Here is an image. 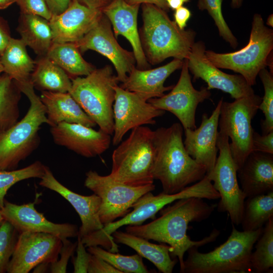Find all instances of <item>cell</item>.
Listing matches in <instances>:
<instances>
[{"mask_svg":"<svg viewBox=\"0 0 273 273\" xmlns=\"http://www.w3.org/2000/svg\"><path fill=\"white\" fill-rule=\"evenodd\" d=\"M87 271L88 273H122L105 260L91 254Z\"/></svg>","mask_w":273,"mask_h":273,"instance_id":"cell-44","label":"cell"},{"mask_svg":"<svg viewBox=\"0 0 273 273\" xmlns=\"http://www.w3.org/2000/svg\"><path fill=\"white\" fill-rule=\"evenodd\" d=\"M262 98L256 94L235 99L233 102L222 101L218 121L219 131L231 139L230 151L237 170L252 151L254 130L251 122L259 109Z\"/></svg>","mask_w":273,"mask_h":273,"instance_id":"cell-10","label":"cell"},{"mask_svg":"<svg viewBox=\"0 0 273 273\" xmlns=\"http://www.w3.org/2000/svg\"><path fill=\"white\" fill-rule=\"evenodd\" d=\"M203 199L190 197L175 201L172 205L160 210V216L145 224L128 225L127 233L166 244L171 248L170 256L177 257L180 272L184 266V255L192 247H199L215 241L220 232L214 229L210 235L199 241H193L187 234L188 225L207 219L213 212L216 204H209Z\"/></svg>","mask_w":273,"mask_h":273,"instance_id":"cell-1","label":"cell"},{"mask_svg":"<svg viewBox=\"0 0 273 273\" xmlns=\"http://www.w3.org/2000/svg\"><path fill=\"white\" fill-rule=\"evenodd\" d=\"M21 13L39 16L48 20L52 14L44 0H17Z\"/></svg>","mask_w":273,"mask_h":273,"instance_id":"cell-41","label":"cell"},{"mask_svg":"<svg viewBox=\"0 0 273 273\" xmlns=\"http://www.w3.org/2000/svg\"><path fill=\"white\" fill-rule=\"evenodd\" d=\"M50 270V263L48 262L41 263L37 265L33 270V273L49 272Z\"/></svg>","mask_w":273,"mask_h":273,"instance_id":"cell-51","label":"cell"},{"mask_svg":"<svg viewBox=\"0 0 273 273\" xmlns=\"http://www.w3.org/2000/svg\"><path fill=\"white\" fill-rule=\"evenodd\" d=\"M35 204L34 201L17 205L5 199L1 213L4 219L9 222L19 234L45 233L57 236L61 239L77 237L79 228L76 225L50 221L37 211Z\"/></svg>","mask_w":273,"mask_h":273,"instance_id":"cell-19","label":"cell"},{"mask_svg":"<svg viewBox=\"0 0 273 273\" xmlns=\"http://www.w3.org/2000/svg\"><path fill=\"white\" fill-rule=\"evenodd\" d=\"M26 47L21 38L12 37L0 56L4 72L17 83L29 81L35 66V61L28 55Z\"/></svg>","mask_w":273,"mask_h":273,"instance_id":"cell-30","label":"cell"},{"mask_svg":"<svg viewBox=\"0 0 273 273\" xmlns=\"http://www.w3.org/2000/svg\"><path fill=\"white\" fill-rule=\"evenodd\" d=\"M262 231H239L233 225L227 240L213 250L201 253L198 247L190 248L182 273L250 272L252 250Z\"/></svg>","mask_w":273,"mask_h":273,"instance_id":"cell-6","label":"cell"},{"mask_svg":"<svg viewBox=\"0 0 273 273\" xmlns=\"http://www.w3.org/2000/svg\"><path fill=\"white\" fill-rule=\"evenodd\" d=\"M62 244L59 237L51 234H19L7 272L28 273L39 263L57 261Z\"/></svg>","mask_w":273,"mask_h":273,"instance_id":"cell-15","label":"cell"},{"mask_svg":"<svg viewBox=\"0 0 273 273\" xmlns=\"http://www.w3.org/2000/svg\"><path fill=\"white\" fill-rule=\"evenodd\" d=\"M76 251L77 256L73 257L74 272H87V265L90 253L85 250V246L82 243L81 237L77 236V245Z\"/></svg>","mask_w":273,"mask_h":273,"instance_id":"cell-43","label":"cell"},{"mask_svg":"<svg viewBox=\"0 0 273 273\" xmlns=\"http://www.w3.org/2000/svg\"><path fill=\"white\" fill-rule=\"evenodd\" d=\"M19 233L8 221L0 225V273L7 272Z\"/></svg>","mask_w":273,"mask_h":273,"instance_id":"cell-39","label":"cell"},{"mask_svg":"<svg viewBox=\"0 0 273 273\" xmlns=\"http://www.w3.org/2000/svg\"><path fill=\"white\" fill-rule=\"evenodd\" d=\"M191 15V11L182 6L175 10L173 14L174 22L180 29H185Z\"/></svg>","mask_w":273,"mask_h":273,"instance_id":"cell-45","label":"cell"},{"mask_svg":"<svg viewBox=\"0 0 273 273\" xmlns=\"http://www.w3.org/2000/svg\"><path fill=\"white\" fill-rule=\"evenodd\" d=\"M237 174L246 198L273 191V154L252 151Z\"/></svg>","mask_w":273,"mask_h":273,"instance_id":"cell-24","label":"cell"},{"mask_svg":"<svg viewBox=\"0 0 273 273\" xmlns=\"http://www.w3.org/2000/svg\"><path fill=\"white\" fill-rule=\"evenodd\" d=\"M69 92L83 111L104 132L113 135L114 87L119 81L110 65L96 68L83 77L71 79Z\"/></svg>","mask_w":273,"mask_h":273,"instance_id":"cell-8","label":"cell"},{"mask_svg":"<svg viewBox=\"0 0 273 273\" xmlns=\"http://www.w3.org/2000/svg\"><path fill=\"white\" fill-rule=\"evenodd\" d=\"M142 9L140 36L148 63L155 65L169 57L187 59L195 42V31L180 29L166 11L154 5L143 4Z\"/></svg>","mask_w":273,"mask_h":273,"instance_id":"cell-3","label":"cell"},{"mask_svg":"<svg viewBox=\"0 0 273 273\" xmlns=\"http://www.w3.org/2000/svg\"><path fill=\"white\" fill-rule=\"evenodd\" d=\"M222 101L221 98L218 101L210 116L206 113L202 115L198 128L184 129L185 148L193 159L205 168L206 174L213 169L217 157L218 121Z\"/></svg>","mask_w":273,"mask_h":273,"instance_id":"cell-21","label":"cell"},{"mask_svg":"<svg viewBox=\"0 0 273 273\" xmlns=\"http://www.w3.org/2000/svg\"><path fill=\"white\" fill-rule=\"evenodd\" d=\"M102 10L90 8L77 0H72L62 13L52 15L49 20L53 42H76L98 23Z\"/></svg>","mask_w":273,"mask_h":273,"instance_id":"cell-20","label":"cell"},{"mask_svg":"<svg viewBox=\"0 0 273 273\" xmlns=\"http://www.w3.org/2000/svg\"><path fill=\"white\" fill-rule=\"evenodd\" d=\"M84 185L101 199L99 216L104 225L125 216L140 197L155 189L154 184L138 187L126 185L92 170L86 172Z\"/></svg>","mask_w":273,"mask_h":273,"instance_id":"cell-12","label":"cell"},{"mask_svg":"<svg viewBox=\"0 0 273 273\" xmlns=\"http://www.w3.org/2000/svg\"><path fill=\"white\" fill-rule=\"evenodd\" d=\"M30 80L34 88L42 91L69 92L72 82L68 74L47 56H37Z\"/></svg>","mask_w":273,"mask_h":273,"instance_id":"cell-29","label":"cell"},{"mask_svg":"<svg viewBox=\"0 0 273 273\" xmlns=\"http://www.w3.org/2000/svg\"><path fill=\"white\" fill-rule=\"evenodd\" d=\"M75 43L82 53L91 50L107 58L113 64L118 80L121 83L135 67L133 53L119 44L112 32L111 23L104 14L96 25Z\"/></svg>","mask_w":273,"mask_h":273,"instance_id":"cell-17","label":"cell"},{"mask_svg":"<svg viewBox=\"0 0 273 273\" xmlns=\"http://www.w3.org/2000/svg\"><path fill=\"white\" fill-rule=\"evenodd\" d=\"M87 251L92 255L105 260L122 273H148L143 257L138 254L123 255L107 251L100 246H89Z\"/></svg>","mask_w":273,"mask_h":273,"instance_id":"cell-35","label":"cell"},{"mask_svg":"<svg viewBox=\"0 0 273 273\" xmlns=\"http://www.w3.org/2000/svg\"><path fill=\"white\" fill-rule=\"evenodd\" d=\"M11 38L10 29L7 22L0 17V56Z\"/></svg>","mask_w":273,"mask_h":273,"instance_id":"cell-46","label":"cell"},{"mask_svg":"<svg viewBox=\"0 0 273 273\" xmlns=\"http://www.w3.org/2000/svg\"><path fill=\"white\" fill-rule=\"evenodd\" d=\"M40 179V186L60 195L77 212L81 222L78 236L82 238L103 228L99 216L101 199L98 196L94 193L84 196L73 192L60 183L46 165L44 173Z\"/></svg>","mask_w":273,"mask_h":273,"instance_id":"cell-22","label":"cell"},{"mask_svg":"<svg viewBox=\"0 0 273 273\" xmlns=\"http://www.w3.org/2000/svg\"><path fill=\"white\" fill-rule=\"evenodd\" d=\"M21 93L14 79L4 72L0 75V133L19 121Z\"/></svg>","mask_w":273,"mask_h":273,"instance_id":"cell-32","label":"cell"},{"mask_svg":"<svg viewBox=\"0 0 273 273\" xmlns=\"http://www.w3.org/2000/svg\"><path fill=\"white\" fill-rule=\"evenodd\" d=\"M263 85L264 94L259 106L265 118L261 123L262 134L273 131V74L265 68L258 75Z\"/></svg>","mask_w":273,"mask_h":273,"instance_id":"cell-37","label":"cell"},{"mask_svg":"<svg viewBox=\"0 0 273 273\" xmlns=\"http://www.w3.org/2000/svg\"><path fill=\"white\" fill-rule=\"evenodd\" d=\"M272 49V29L265 25L260 14H255L253 18L249 40L246 46L237 51L227 53L206 50L205 54L216 67L239 73L252 86L256 84L260 71L267 65Z\"/></svg>","mask_w":273,"mask_h":273,"instance_id":"cell-9","label":"cell"},{"mask_svg":"<svg viewBox=\"0 0 273 273\" xmlns=\"http://www.w3.org/2000/svg\"><path fill=\"white\" fill-rule=\"evenodd\" d=\"M47 56L70 79L86 76L96 68L83 58L75 42H53Z\"/></svg>","mask_w":273,"mask_h":273,"instance_id":"cell-31","label":"cell"},{"mask_svg":"<svg viewBox=\"0 0 273 273\" xmlns=\"http://www.w3.org/2000/svg\"><path fill=\"white\" fill-rule=\"evenodd\" d=\"M17 30L25 45L37 56L47 55L53 43L49 20L38 15L21 13Z\"/></svg>","mask_w":273,"mask_h":273,"instance_id":"cell-28","label":"cell"},{"mask_svg":"<svg viewBox=\"0 0 273 273\" xmlns=\"http://www.w3.org/2000/svg\"><path fill=\"white\" fill-rule=\"evenodd\" d=\"M243 3V0H231V5L233 8H240Z\"/></svg>","mask_w":273,"mask_h":273,"instance_id":"cell-53","label":"cell"},{"mask_svg":"<svg viewBox=\"0 0 273 273\" xmlns=\"http://www.w3.org/2000/svg\"><path fill=\"white\" fill-rule=\"evenodd\" d=\"M90 8L103 10L112 0H77Z\"/></svg>","mask_w":273,"mask_h":273,"instance_id":"cell-49","label":"cell"},{"mask_svg":"<svg viewBox=\"0 0 273 273\" xmlns=\"http://www.w3.org/2000/svg\"><path fill=\"white\" fill-rule=\"evenodd\" d=\"M216 195V191L207 176L175 194H167L162 192L154 195L151 192H149L132 204L131 211L121 219L104 225L102 229L81 238V242L86 247L98 246L116 252L118 251V245L111 235L120 227L141 225L149 218L154 219L158 211L176 200L190 197L213 200Z\"/></svg>","mask_w":273,"mask_h":273,"instance_id":"cell-4","label":"cell"},{"mask_svg":"<svg viewBox=\"0 0 273 273\" xmlns=\"http://www.w3.org/2000/svg\"><path fill=\"white\" fill-rule=\"evenodd\" d=\"M111 236L116 243L131 248L142 257L151 261L160 272H172L176 260L171 258V248L168 245L154 244L143 238L118 230Z\"/></svg>","mask_w":273,"mask_h":273,"instance_id":"cell-27","label":"cell"},{"mask_svg":"<svg viewBox=\"0 0 273 273\" xmlns=\"http://www.w3.org/2000/svg\"><path fill=\"white\" fill-rule=\"evenodd\" d=\"M211 96L210 90L202 87L195 89L192 83L187 59L183 61L178 82L171 91L161 97L149 99L148 102L155 108L169 111L179 120L184 129L196 128L195 114L198 105Z\"/></svg>","mask_w":273,"mask_h":273,"instance_id":"cell-13","label":"cell"},{"mask_svg":"<svg viewBox=\"0 0 273 273\" xmlns=\"http://www.w3.org/2000/svg\"><path fill=\"white\" fill-rule=\"evenodd\" d=\"M17 84L30 106L22 119L0 133V171L17 169L20 162L38 147L39 130L43 124H48L44 106L31 81Z\"/></svg>","mask_w":273,"mask_h":273,"instance_id":"cell-5","label":"cell"},{"mask_svg":"<svg viewBox=\"0 0 273 273\" xmlns=\"http://www.w3.org/2000/svg\"><path fill=\"white\" fill-rule=\"evenodd\" d=\"M247 198L241 224L243 231H252L273 217V191Z\"/></svg>","mask_w":273,"mask_h":273,"instance_id":"cell-33","label":"cell"},{"mask_svg":"<svg viewBox=\"0 0 273 273\" xmlns=\"http://www.w3.org/2000/svg\"><path fill=\"white\" fill-rule=\"evenodd\" d=\"M183 130L180 123H174L153 130L155 155L151 174L154 180L160 181L165 194L177 193L206 174L205 168L187 152Z\"/></svg>","mask_w":273,"mask_h":273,"instance_id":"cell-2","label":"cell"},{"mask_svg":"<svg viewBox=\"0 0 273 273\" xmlns=\"http://www.w3.org/2000/svg\"><path fill=\"white\" fill-rule=\"evenodd\" d=\"M4 218L1 213V208H0V225L4 220Z\"/></svg>","mask_w":273,"mask_h":273,"instance_id":"cell-55","label":"cell"},{"mask_svg":"<svg viewBox=\"0 0 273 273\" xmlns=\"http://www.w3.org/2000/svg\"><path fill=\"white\" fill-rule=\"evenodd\" d=\"M62 246L59 252L60 258L57 261L50 263L51 273H65L67 272V266L69 259L73 256L76 250L77 241L73 243L68 238L61 239Z\"/></svg>","mask_w":273,"mask_h":273,"instance_id":"cell-40","label":"cell"},{"mask_svg":"<svg viewBox=\"0 0 273 273\" xmlns=\"http://www.w3.org/2000/svg\"><path fill=\"white\" fill-rule=\"evenodd\" d=\"M126 3L130 5H139L141 4H149L154 5L165 11L169 9L165 0H125Z\"/></svg>","mask_w":273,"mask_h":273,"instance_id":"cell-48","label":"cell"},{"mask_svg":"<svg viewBox=\"0 0 273 273\" xmlns=\"http://www.w3.org/2000/svg\"><path fill=\"white\" fill-rule=\"evenodd\" d=\"M52 15L62 13L69 6L72 0H44Z\"/></svg>","mask_w":273,"mask_h":273,"instance_id":"cell-47","label":"cell"},{"mask_svg":"<svg viewBox=\"0 0 273 273\" xmlns=\"http://www.w3.org/2000/svg\"><path fill=\"white\" fill-rule=\"evenodd\" d=\"M114 89V128L112 142L117 146L129 130L145 124H155V119L163 115L165 111L155 108L137 93L118 85Z\"/></svg>","mask_w":273,"mask_h":273,"instance_id":"cell-14","label":"cell"},{"mask_svg":"<svg viewBox=\"0 0 273 273\" xmlns=\"http://www.w3.org/2000/svg\"><path fill=\"white\" fill-rule=\"evenodd\" d=\"M266 24L270 27H273V15L271 14L269 15L266 20Z\"/></svg>","mask_w":273,"mask_h":273,"instance_id":"cell-54","label":"cell"},{"mask_svg":"<svg viewBox=\"0 0 273 273\" xmlns=\"http://www.w3.org/2000/svg\"><path fill=\"white\" fill-rule=\"evenodd\" d=\"M229 143V138L218 131L217 147L219 154L213 169L207 175L220 195L217 204L218 211L228 212L232 223L238 225L242 221L246 197L239 185Z\"/></svg>","mask_w":273,"mask_h":273,"instance_id":"cell-11","label":"cell"},{"mask_svg":"<svg viewBox=\"0 0 273 273\" xmlns=\"http://www.w3.org/2000/svg\"><path fill=\"white\" fill-rule=\"evenodd\" d=\"M255 251L251 253V270L266 272L273 267V217L266 222L262 232L256 241Z\"/></svg>","mask_w":273,"mask_h":273,"instance_id":"cell-34","label":"cell"},{"mask_svg":"<svg viewBox=\"0 0 273 273\" xmlns=\"http://www.w3.org/2000/svg\"><path fill=\"white\" fill-rule=\"evenodd\" d=\"M4 72L3 67L0 62V75Z\"/></svg>","mask_w":273,"mask_h":273,"instance_id":"cell-56","label":"cell"},{"mask_svg":"<svg viewBox=\"0 0 273 273\" xmlns=\"http://www.w3.org/2000/svg\"><path fill=\"white\" fill-rule=\"evenodd\" d=\"M131 130L129 136L113 151L109 175L116 181L133 187L152 184L153 130L144 126Z\"/></svg>","mask_w":273,"mask_h":273,"instance_id":"cell-7","label":"cell"},{"mask_svg":"<svg viewBox=\"0 0 273 273\" xmlns=\"http://www.w3.org/2000/svg\"><path fill=\"white\" fill-rule=\"evenodd\" d=\"M17 0H0V9L3 10L7 8Z\"/></svg>","mask_w":273,"mask_h":273,"instance_id":"cell-52","label":"cell"},{"mask_svg":"<svg viewBox=\"0 0 273 273\" xmlns=\"http://www.w3.org/2000/svg\"><path fill=\"white\" fill-rule=\"evenodd\" d=\"M252 151L273 154V131L261 135L254 130L252 135Z\"/></svg>","mask_w":273,"mask_h":273,"instance_id":"cell-42","label":"cell"},{"mask_svg":"<svg viewBox=\"0 0 273 273\" xmlns=\"http://www.w3.org/2000/svg\"><path fill=\"white\" fill-rule=\"evenodd\" d=\"M54 143L86 158L100 155L108 150L111 135L99 129L62 122L50 127Z\"/></svg>","mask_w":273,"mask_h":273,"instance_id":"cell-18","label":"cell"},{"mask_svg":"<svg viewBox=\"0 0 273 273\" xmlns=\"http://www.w3.org/2000/svg\"><path fill=\"white\" fill-rule=\"evenodd\" d=\"M45 167L41 162L36 161L21 169L0 171V208L4 207L5 196L13 185L25 179L40 178L44 173Z\"/></svg>","mask_w":273,"mask_h":273,"instance_id":"cell-36","label":"cell"},{"mask_svg":"<svg viewBox=\"0 0 273 273\" xmlns=\"http://www.w3.org/2000/svg\"><path fill=\"white\" fill-rule=\"evenodd\" d=\"M169 9L175 10L182 7L185 3L190 2V0H165Z\"/></svg>","mask_w":273,"mask_h":273,"instance_id":"cell-50","label":"cell"},{"mask_svg":"<svg viewBox=\"0 0 273 273\" xmlns=\"http://www.w3.org/2000/svg\"><path fill=\"white\" fill-rule=\"evenodd\" d=\"M140 5H130L125 0H112L102 12L113 26L114 35H122L131 44L136 68H150L144 52L138 30L137 17Z\"/></svg>","mask_w":273,"mask_h":273,"instance_id":"cell-23","label":"cell"},{"mask_svg":"<svg viewBox=\"0 0 273 273\" xmlns=\"http://www.w3.org/2000/svg\"><path fill=\"white\" fill-rule=\"evenodd\" d=\"M205 43L199 41L194 43L187 58L189 71L193 81L201 79L207 84V88L219 89L238 99L254 94V91L241 75L229 74L214 65L205 56Z\"/></svg>","mask_w":273,"mask_h":273,"instance_id":"cell-16","label":"cell"},{"mask_svg":"<svg viewBox=\"0 0 273 273\" xmlns=\"http://www.w3.org/2000/svg\"><path fill=\"white\" fill-rule=\"evenodd\" d=\"M223 0H198L197 7L201 11L206 10L213 19L216 26L219 35L231 47L235 49L238 45L236 37L234 36L225 22L222 13Z\"/></svg>","mask_w":273,"mask_h":273,"instance_id":"cell-38","label":"cell"},{"mask_svg":"<svg viewBox=\"0 0 273 273\" xmlns=\"http://www.w3.org/2000/svg\"><path fill=\"white\" fill-rule=\"evenodd\" d=\"M183 61L174 58L168 63L154 69L140 70L134 67L120 86L137 93L146 101L159 98L173 85L165 86L166 79L175 70L181 68Z\"/></svg>","mask_w":273,"mask_h":273,"instance_id":"cell-25","label":"cell"},{"mask_svg":"<svg viewBox=\"0 0 273 273\" xmlns=\"http://www.w3.org/2000/svg\"><path fill=\"white\" fill-rule=\"evenodd\" d=\"M40 98L46 109L47 124L50 127L62 122L90 127L97 125L69 92L42 91Z\"/></svg>","mask_w":273,"mask_h":273,"instance_id":"cell-26","label":"cell"}]
</instances>
